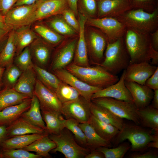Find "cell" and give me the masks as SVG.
Returning <instances> with one entry per match:
<instances>
[{
    "instance_id": "22",
    "label": "cell",
    "mask_w": 158,
    "mask_h": 158,
    "mask_svg": "<svg viewBox=\"0 0 158 158\" xmlns=\"http://www.w3.org/2000/svg\"><path fill=\"white\" fill-rule=\"evenodd\" d=\"M77 43L76 39L69 42L56 53L51 64L53 71L64 68L70 64L74 56Z\"/></svg>"
},
{
    "instance_id": "34",
    "label": "cell",
    "mask_w": 158,
    "mask_h": 158,
    "mask_svg": "<svg viewBox=\"0 0 158 158\" xmlns=\"http://www.w3.org/2000/svg\"><path fill=\"white\" fill-rule=\"evenodd\" d=\"M88 122L99 136L111 142L119 131L116 127L100 121L92 114Z\"/></svg>"
},
{
    "instance_id": "32",
    "label": "cell",
    "mask_w": 158,
    "mask_h": 158,
    "mask_svg": "<svg viewBox=\"0 0 158 158\" xmlns=\"http://www.w3.org/2000/svg\"><path fill=\"white\" fill-rule=\"evenodd\" d=\"M49 134L36 140L22 149L29 152H35L37 154L43 157H50L49 152L56 147V145L49 138Z\"/></svg>"
},
{
    "instance_id": "44",
    "label": "cell",
    "mask_w": 158,
    "mask_h": 158,
    "mask_svg": "<svg viewBox=\"0 0 158 158\" xmlns=\"http://www.w3.org/2000/svg\"><path fill=\"white\" fill-rule=\"evenodd\" d=\"M2 158H41L43 157L23 149L2 150Z\"/></svg>"
},
{
    "instance_id": "40",
    "label": "cell",
    "mask_w": 158,
    "mask_h": 158,
    "mask_svg": "<svg viewBox=\"0 0 158 158\" xmlns=\"http://www.w3.org/2000/svg\"><path fill=\"white\" fill-rule=\"evenodd\" d=\"M79 124V123L74 119H66L64 127L72 133L76 141L79 145L83 147L87 148L85 134Z\"/></svg>"
},
{
    "instance_id": "14",
    "label": "cell",
    "mask_w": 158,
    "mask_h": 158,
    "mask_svg": "<svg viewBox=\"0 0 158 158\" xmlns=\"http://www.w3.org/2000/svg\"><path fill=\"white\" fill-rule=\"evenodd\" d=\"M158 68L147 62L130 63L125 70V81L145 85Z\"/></svg>"
},
{
    "instance_id": "4",
    "label": "cell",
    "mask_w": 158,
    "mask_h": 158,
    "mask_svg": "<svg viewBox=\"0 0 158 158\" xmlns=\"http://www.w3.org/2000/svg\"><path fill=\"white\" fill-rule=\"evenodd\" d=\"M66 69L88 84L102 88L115 84L119 79L116 75L111 73L99 65L83 67L73 63L67 66Z\"/></svg>"
},
{
    "instance_id": "12",
    "label": "cell",
    "mask_w": 158,
    "mask_h": 158,
    "mask_svg": "<svg viewBox=\"0 0 158 158\" xmlns=\"http://www.w3.org/2000/svg\"><path fill=\"white\" fill-rule=\"evenodd\" d=\"M41 1L38 0L31 5L13 7L4 16L5 23L11 30L23 26Z\"/></svg>"
},
{
    "instance_id": "8",
    "label": "cell",
    "mask_w": 158,
    "mask_h": 158,
    "mask_svg": "<svg viewBox=\"0 0 158 158\" xmlns=\"http://www.w3.org/2000/svg\"><path fill=\"white\" fill-rule=\"evenodd\" d=\"M86 22L89 25L98 29L105 35L108 44L123 37L127 29L122 23L114 18L90 17Z\"/></svg>"
},
{
    "instance_id": "54",
    "label": "cell",
    "mask_w": 158,
    "mask_h": 158,
    "mask_svg": "<svg viewBox=\"0 0 158 158\" xmlns=\"http://www.w3.org/2000/svg\"><path fill=\"white\" fill-rule=\"evenodd\" d=\"M70 9L74 13L75 16L78 15V0H67Z\"/></svg>"
},
{
    "instance_id": "6",
    "label": "cell",
    "mask_w": 158,
    "mask_h": 158,
    "mask_svg": "<svg viewBox=\"0 0 158 158\" xmlns=\"http://www.w3.org/2000/svg\"><path fill=\"white\" fill-rule=\"evenodd\" d=\"M49 136L56 145L52 152H61L66 158H85L91 151L79 145L72 133L66 128L58 135L49 134Z\"/></svg>"
},
{
    "instance_id": "25",
    "label": "cell",
    "mask_w": 158,
    "mask_h": 158,
    "mask_svg": "<svg viewBox=\"0 0 158 158\" xmlns=\"http://www.w3.org/2000/svg\"><path fill=\"white\" fill-rule=\"evenodd\" d=\"M33 63L44 68L48 63L50 55L49 47L37 38L30 45Z\"/></svg>"
},
{
    "instance_id": "46",
    "label": "cell",
    "mask_w": 158,
    "mask_h": 158,
    "mask_svg": "<svg viewBox=\"0 0 158 158\" xmlns=\"http://www.w3.org/2000/svg\"><path fill=\"white\" fill-rule=\"evenodd\" d=\"M80 7L92 18L97 17V6L96 0H79Z\"/></svg>"
},
{
    "instance_id": "15",
    "label": "cell",
    "mask_w": 158,
    "mask_h": 158,
    "mask_svg": "<svg viewBox=\"0 0 158 158\" xmlns=\"http://www.w3.org/2000/svg\"><path fill=\"white\" fill-rule=\"evenodd\" d=\"M125 73L124 70L116 83L93 94L91 100L98 97H107L126 102H133L131 95L125 84Z\"/></svg>"
},
{
    "instance_id": "53",
    "label": "cell",
    "mask_w": 158,
    "mask_h": 158,
    "mask_svg": "<svg viewBox=\"0 0 158 158\" xmlns=\"http://www.w3.org/2000/svg\"><path fill=\"white\" fill-rule=\"evenodd\" d=\"M7 126H0V148L4 141L8 138L7 135Z\"/></svg>"
},
{
    "instance_id": "13",
    "label": "cell",
    "mask_w": 158,
    "mask_h": 158,
    "mask_svg": "<svg viewBox=\"0 0 158 158\" xmlns=\"http://www.w3.org/2000/svg\"><path fill=\"white\" fill-rule=\"evenodd\" d=\"M34 95L39 101L41 110L61 114L62 104L55 93L44 85L37 79Z\"/></svg>"
},
{
    "instance_id": "43",
    "label": "cell",
    "mask_w": 158,
    "mask_h": 158,
    "mask_svg": "<svg viewBox=\"0 0 158 158\" xmlns=\"http://www.w3.org/2000/svg\"><path fill=\"white\" fill-rule=\"evenodd\" d=\"M48 23L50 27L58 33L67 35H72L75 33V30L61 18H54Z\"/></svg>"
},
{
    "instance_id": "50",
    "label": "cell",
    "mask_w": 158,
    "mask_h": 158,
    "mask_svg": "<svg viewBox=\"0 0 158 158\" xmlns=\"http://www.w3.org/2000/svg\"><path fill=\"white\" fill-rule=\"evenodd\" d=\"M157 153L152 151H149L143 153H133L130 156L131 158H157Z\"/></svg>"
},
{
    "instance_id": "49",
    "label": "cell",
    "mask_w": 158,
    "mask_h": 158,
    "mask_svg": "<svg viewBox=\"0 0 158 158\" xmlns=\"http://www.w3.org/2000/svg\"><path fill=\"white\" fill-rule=\"evenodd\" d=\"M145 85L152 90L158 89V68L146 81Z\"/></svg>"
},
{
    "instance_id": "3",
    "label": "cell",
    "mask_w": 158,
    "mask_h": 158,
    "mask_svg": "<svg viewBox=\"0 0 158 158\" xmlns=\"http://www.w3.org/2000/svg\"><path fill=\"white\" fill-rule=\"evenodd\" d=\"M115 18L127 29L138 32L150 33L158 29V8L152 13L132 8Z\"/></svg>"
},
{
    "instance_id": "55",
    "label": "cell",
    "mask_w": 158,
    "mask_h": 158,
    "mask_svg": "<svg viewBox=\"0 0 158 158\" xmlns=\"http://www.w3.org/2000/svg\"><path fill=\"white\" fill-rule=\"evenodd\" d=\"M11 30L0 28V47L7 40L9 33Z\"/></svg>"
},
{
    "instance_id": "52",
    "label": "cell",
    "mask_w": 158,
    "mask_h": 158,
    "mask_svg": "<svg viewBox=\"0 0 158 158\" xmlns=\"http://www.w3.org/2000/svg\"><path fill=\"white\" fill-rule=\"evenodd\" d=\"M104 154L101 152L96 150H91L85 158H104Z\"/></svg>"
},
{
    "instance_id": "58",
    "label": "cell",
    "mask_w": 158,
    "mask_h": 158,
    "mask_svg": "<svg viewBox=\"0 0 158 158\" xmlns=\"http://www.w3.org/2000/svg\"><path fill=\"white\" fill-rule=\"evenodd\" d=\"M150 62L151 64L154 66H157L158 64V51H156L154 49Z\"/></svg>"
},
{
    "instance_id": "47",
    "label": "cell",
    "mask_w": 158,
    "mask_h": 158,
    "mask_svg": "<svg viewBox=\"0 0 158 158\" xmlns=\"http://www.w3.org/2000/svg\"><path fill=\"white\" fill-rule=\"evenodd\" d=\"M64 19L75 31L79 32V25L78 21L75 17V15L70 9L66 8L62 13Z\"/></svg>"
},
{
    "instance_id": "16",
    "label": "cell",
    "mask_w": 158,
    "mask_h": 158,
    "mask_svg": "<svg viewBox=\"0 0 158 158\" xmlns=\"http://www.w3.org/2000/svg\"><path fill=\"white\" fill-rule=\"evenodd\" d=\"M90 29L88 45L93 61L96 65H99L104 60L108 42L105 36L99 30L94 27Z\"/></svg>"
},
{
    "instance_id": "63",
    "label": "cell",
    "mask_w": 158,
    "mask_h": 158,
    "mask_svg": "<svg viewBox=\"0 0 158 158\" xmlns=\"http://www.w3.org/2000/svg\"><path fill=\"white\" fill-rule=\"evenodd\" d=\"M96 0L97 1H99L102 0Z\"/></svg>"
},
{
    "instance_id": "59",
    "label": "cell",
    "mask_w": 158,
    "mask_h": 158,
    "mask_svg": "<svg viewBox=\"0 0 158 158\" xmlns=\"http://www.w3.org/2000/svg\"><path fill=\"white\" fill-rule=\"evenodd\" d=\"M0 28L9 30H11L5 23L4 18V16L0 13Z\"/></svg>"
},
{
    "instance_id": "37",
    "label": "cell",
    "mask_w": 158,
    "mask_h": 158,
    "mask_svg": "<svg viewBox=\"0 0 158 158\" xmlns=\"http://www.w3.org/2000/svg\"><path fill=\"white\" fill-rule=\"evenodd\" d=\"M55 93L62 104L76 100L81 96L76 89L61 81Z\"/></svg>"
},
{
    "instance_id": "1",
    "label": "cell",
    "mask_w": 158,
    "mask_h": 158,
    "mask_svg": "<svg viewBox=\"0 0 158 158\" xmlns=\"http://www.w3.org/2000/svg\"><path fill=\"white\" fill-rule=\"evenodd\" d=\"M124 123L119 132L112 141L114 147L126 140L131 143V151L144 150L147 148L149 143L158 137V132L153 133L151 129L135 123Z\"/></svg>"
},
{
    "instance_id": "41",
    "label": "cell",
    "mask_w": 158,
    "mask_h": 158,
    "mask_svg": "<svg viewBox=\"0 0 158 158\" xmlns=\"http://www.w3.org/2000/svg\"><path fill=\"white\" fill-rule=\"evenodd\" d=\"M34 29L37 33L50 44H57L63 39V37L58 33L44 25L36 24Z\"/></svg>"
},
{
    "instance_id": "33",
    "label": "cell",
    "mask_w": 158,
    "mask_h": 158,
    "mask_svg": "<svg viewBox=\"0 0 158 158\" xmlns=\"http://www.w3.org/2000/svg\"><path fill=\"white\" fill-rule=\"evenodd\" d=\"M29 98H31L18 92L14 88L3 87L0 90V111Z\"/></svg>"
},
{
    "instance_id": "24",
    "label": "cell",
    "mask_w": 158,
    "mask_h": 158,
    "mask_svg": "<svg viewBox=\"0 0 158 158\" xmlns=\"http://www.w3.org/2000/svg\"><path fill=\"white\" fill-rule=\"evenodd\" d=\"M90 111L91 114L99 120L111 125L119 130L121 129L124 125L123 119L116 115L108 109L91 101Z\"/></svg>"
},
{
    "instance_id": "51",
    "label": "cell",
    "mask_w": 158,
    "mask_h": 158,
    "mask_svg": "<svg viewBox=\"0 0 158 158\" xmlns=\"http://www.w3.org/2000/svg\"><path fill=\"white\" fill-rule=\"evenodd\" d=\"M151 42L153 49L158 51V29L150 33Z\"/></svg>"
},
{
    "instance_id": "31",
    "label": "cell",
    "mask_w": 158,
    "mask_h": 158,
    "mask_svg": "<svg viewBox=\"0 0 158 158\" xmlns=\"http://www.w3.org/2000/svg\"><path fill=\"white\" fill-rule=\"evenodd\" d=\"M140 124L144 127L158 132V109L149 105L138 109Z\"/></svg>"
},
{
    "instance_id": "42",
    "label": "cell",
    "mask_w": 158,
    "mask_h": 158,
    "mask_svg": "<svg viewBox=\"0 0 158 158\" xmlns=\"http://www.w3.org/2000/svg\"><path fill=\"white\" fill-rule=\"evenodd\" d=\"M13 63L22 72L33 67L34 63L29 46L26 47L16 56Z\"/></svg>"
},
{
    "instance_id": "28",
    "label": "cell",
    "mask_w": 158,
    "mask_h": 158,
    "mask_svg": "<svg viewBox=\"0 0 158 158\" xmlns=\"http://www.w3.org/2000/svg\"><path fill=\"white\" fill-rule=\"evenodd\" d=\"M41 112L48 134L58 135L65 128L66 119L61 114L43 110H41Z\"/></svg>"
},
{
    "instance_id": "18",
    "label": "cell",
    "mask_w": 158,
    "mask_h": 158,
    "mask_svg": "<svg viewBox=\"0 0 158 158\" xmlns=\"http://www.w3.org/2000/svg\"><path fill=\"white\" fill-rule=\"evenodd\" d=\"M125 85L130 91L133 102L138 109H143L150 105L154 91L145 85L134 82L125 81Z\"/></svg>"
},
{
    "instance_id": "35",
    "label": "cell",
    "mask_w": 158,
    "mask_h": 158,
    "mask_svg": "<svg viewBox=\"0 0 158 158\" xmlns=\"http://www.w3.org/2000/svg\"><path fill=\"white\" fill-rule=\"evenodd\" d=\"M21 116L33 124L46 131V125L42 116L40 104L38 99L34 95L31 98L29 108L24 112Z\"/></svg>"
},
{
    "instance_id": "36",
    "label": "cell",
    "mask_w": 158,
    "mask_h": 158,
    "mask_svg": "<svg viewBox=\"0 0 158 158\" xmlns=\"http://www.w3.org/2000/svg\"><path fill=\"white\" fill-rule=\"evenodd\" d=\"M37 79L44 85L55 92L61 81L54 73L34 64L33 66Z\"/></svg>"
},
{
    "instance_id": "29",
    "label": "cell",
    "mask_w": 158,
    "mask_h": 158,
    "mask_svg": "<svg viewBox=\"0 0 158 158\" xmlns=\"http://www.w3.org/2000/svg\"><path fill=\"white\" fill-rule=\"evenodd\" d=\"M14 30L16 56L30 46L37 38L35 33L29 25L22 26Z\"/></svg>"
},
{
    "instance_id": "9",
    "label": "cell",
    "mask_w": 158,
    "mask_h": 158,
    "mask_svg": "<svg viewBox=\"0 0 158 158\" xmlns=\"http://www.w3.org/2000/svg\"><path fill=\"white\" fill-rule=\"evenodd\" d=\"M91 103L81 96L76 100L62 104L61 114L66 119H72L80 123L88 122L92 115Z\"/></svg>"
},
{
    "instance_id": "7",
    "label": "cell",
    "mask_w": 158,
    "mask_h": 158,
    "mask_svg": "<svg viewBox=\"0 0 158 158\" xmlns=\"http://www.w3.org/2000/svg\"><path fill=\"white\" fill-rule=\"evenodd\" d=\"M91 101L104 107L118 116L140 125L138 109L133 102H126L110 97H100L93 99Z\"/></svg>"
},
{
    "instance_id": "45",
    "label": "cell",
    "mask_w": 158,
    "mask_h": 158,
    "mask_svg": "<svg viewBox=\"0 0 158 158\" xmlns=\"http://www.w3.org/2000/svg\"><path fill=\"white\" fill-rule=\"evenodd\" d=\"M132 8H141L152 13L158 8L157 0H129Z\"/></svg>"
},
{
    "instance_id": "19",
    "label": "cell",
    "mask_w": 158,
    "mask_h": 158,
    "mask_svg": "<svg viewBox=\"0 0 158 158\" xmlns=\"http://www.w3.org/2000/svg\"><path fill=\"white\" fill-rule=\"evenodd\" d=\"M87 19L85 16L79 13L78 21L79 25V36L75 49L73 63L83 67L90 66L84 33L85 24Z\"/></svg>"
},
{
    "instance_id": "38",
    "label": "cell",
    "mask_w": 158,
    "mask_h": 158,
    "mask_svg": "<svg viewBox=\"0 0 158 158\" xmlns=\"http://www.w3.org/2000/svg\"><path fill=\"white\" fill-rule=\"evenodd\" d=\"M22 72L13 63L5 68L2 78L3 87L14 88Z\"/></svg>"
},
{
    "instance_id": "17",
    "label": "cell",
    "mask_w": 158,
    "mask_h": 158,
    "mask_svg": "<svg viewBox=\"0 0 158 158\" xmlns=\"http://www.w3.org/2000/svg\"><path fill=\"white\" fill-rule=\"evenodd\" d=\"M97 17L116 18L132 9L129 0H102L97 1Z\"/></svg>"
},
{
    "instance_id": "10",
    "label": "cell",
    "mask_w": 158,
    "mask_h": 158,
    "mask_svg": "<svg viewBox=\"0 0 158 158\" xmlns=\"http://www.w3.org/2000/svg\"><path fill=\"white\" fill-rule=\"evenodd\" d=\"M53 71L54 73L61 81L76 89L81 96L89 102H91V97L93 94L103 89L88 84L64 68Z\"/></svg>"
},
{
    "instance_id": "20",
    "label": "cell",
    "mask_w": 158,
    "mask_h": 158,
    "mask_svg": "<svg viewBox=\"0 0 158 158\" xmlns=\"http://www.w3.org/2000/svg\"><path fill=\"white\" fill-rule=\"evenodd\" d=\"M7 130L8 138L25 134L48 133L44 130L33 124L22 116L7 126Z\"/></svg>"
},
{
    "instance_id": "62",
    "label": "cell",
    "mask_w": 158,
    "mask_h": 158,
    "mask_svg": "<svg viewBox=\"0 0 158 158\" xmlns=\"http://www.w3.org/2000/svg\"><path fill=\"white\" fill-rule=\"evenodd\" d=\"M2 150L1 148H0V158H2Z\"/></svg>"
},
{
    "instance_id": "23",
    "label": "cell",
    "mask_w": 158,
    "mask_h": 158,
    "mask_svg": "<svg viewBox=\"0 0 158 158\" xmlns=\"http://www.w3.org/2000/svg\"><path fill=\"white\" fill-rule=\"evenodd\" d=\"M37 78L33 67L23 71L14 89L18 92L32 98Z\"/></svg>"
},
{
    "instance_id": "39",
    "label": "cell",
    "mask_w": 158,
    "mask_h": 158,
    "mask_svg": "<svg viewBox=\"0 0 158 158\" xmlns=\"http://www.w3.org/2000/svg\"><path fill=\"white\" fill-rule=\"evenodd\" d=\"M130 147L129 143L123 142L116 147H102L96 150L102 153L105 158H122Z\"/></svg>"
},
{
    "instance_id": "26",
    "label": "cell",
    "mask_w": 158,
    "mask_h": 158,
    "mask_svg": "<svg viewBox=\"0 0 158 158\" xmlns=\"http://www.w3.org/2000/svg\"><path fill=\"white\" fill-rule=\"evenodd\" d=\"M79 124L85 134L87 148L90 150L102 147L109 148L112 147L111 142L99 136L88 122L79 123Z\"/></svg>"
},
{
    "instance_id": "11",
    "label": "cell",
    "mask_w": 158,
    "mask_h": 158,
    "mask_svg": "<svg viewBox=\"0 0 158 158\" xmlns=\"http://www.w3.org/2000/svg\"><path fill=\"white\" fill-rule=\"evenodd\" d=\"M68 6L67 0L41 1L35 11L26 21L24 26L29 25L37 20L62 14Z\"/></svg>"
},
{
    "instance_id": "57",
    "label": "cell",
    "mask_w": 158,
    "mask_h": 158,
    "mask_svg": "<svg viewBox=\"0 0 158 158\" xmlns=\"http://www.w3.org/2000/svg\"><path fill=\"white\" fill-rule=\"evenodd\" d=\"M151 105L158 109V89L154 90L153 97L151 101Z\"/></svg>"
},
{
    "instance_id": "61",
    "label": "cell",
    "mask_w": 158,
    "mask_h": 158,
    "mask_svg": "<svg viewBox=\"0 0 158 158\" xmlns=\"http://www.w3.org/2000/svg\"><path fill=\"white\" fill-rule=\"evenodd\" d=\"M5 69V68L0 67V90L3 87L2 78Z\"/></svg>"
},
{
    "instance_id": "2",
    "label": "cell",
    "mask_w": 158,
    "mask_h": 158,
    "mask_svg": "<svg viewBox=\"0 0 158 158\" xmlns=\"http://www.w3.org/2000/svg\"><path fill=\"white\" fill-rule=\"evenodd\" d=\"M123 37L130 56V64L150 62L154 50L150 33L140 32L127 28Z\"/></svg>"
},
{
    "instance_id": "5",
    "label": "cell",
    "mask_w": 158,
    "mask_h": 158,
    "mask_svg": "<svg viewBox=\"0 0 158 158\" xmlns=\"http://www.w3.org/2000/svg\"><path fill=\"white\" fill-rule=\"evenodd\" d=\"M130 63V56L122 37L107 44L104 60L99 65L111 73L116 75L125 70Z\"/></svg>"
},
{
    "instance_id": "48",
    "label": "cell",
    "mask_w": 158,
    "mask_h": 158,
    "mask_svg": "<svg viewBox=\"0 0 158 158\" xmlns=\"http://www.w3.org/2000/svg\"><path fill=\"white\" fill-rule=\"evenodd\" d=\"M18 0H0V13L4 16Z\"/></svg>"
},
{
    "instance_id": "56",
    "label": "cell",
    "mask_w": 158,
    "mask_h": 158,
    "mask_svg": "<svg viewBox=\"0 0 158 158\" xmlns=\"http://www.w3.org/2000/svg\"><path fill=\"white\" fill-rule=\"evenodd\" d=\"M38 0H18L14 6L31 5L36 2Z\"/></svg>"
},
{
    "instance_id": "27",
    "label": "cell",
    "mask_w": 158,
    "mask_h": 158,
    "mask_svg": "<svg viewBox=\"0 0 158 158\" xmlns=\"http://www.w3.org/2000/svg\"><path fill=\"white\" fill-rule=\"evenodd\" d=\"M48 134H31L8 138L4 141L1 148L2 150L22 149Z\"/></svg>"
},
{
    "instance_id": "64",
    "label": "cell",
    "mask_w": 158,
    "mask_h": 158,
    "mask_svg": "<svg viewBox=\"0 0 158 158\" xmlns=\"http://www.w3.org/2000/svg\"><path fill=\"white\" fill-rule=\"evenodd\" d=\"M39 0L42 1H44L46 0Z\"/></svg>"
},
{
    "instance_id": "60",
    "label": "cell",
    "mask_w": 158,
    "mask_h": 158,
    "mask_svg": "<svg viewBox=\"0 0 158 158\" xmlns=\"http://www.w3.org/2000/svg\"><path fill=\"white\" fill-rule=\"evenodd\" d=\"M148 147H153L158 148V137H157L148 144Z\"/></svg>"
},
{
    "instance_id": "21",
    "label": "cell",
    "mask_w": 158,
    "mask_h": 158,
    "mask_svg": "<svg viewBox=\"0 0 158 158\" xmlns=\"http://www.w3.org/2000/svg\"><path fill=\"white\" fill-rule=\"evenodd\" d=\"M31 98L18 104L7 107L0 111V126H7L27 111L31 104Z\"/></svg>"
},
{
    "instance_id": "30",
    "label": "cell",
    "mask_w": 158,
    "mask_h": 158,
    "mask_svg": "<svg viewBox=\"0 0 158 158\" xmlns=\"http://www.w3.org/2000/svg\"><path fill=\"white\" fill-rule=\"evenodd\" d=\"M16 50L14 30H12L9 32L6 44L0 52V67L6 68L13 63Z\"/></svg>"
}]
</instances>
